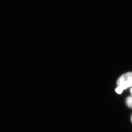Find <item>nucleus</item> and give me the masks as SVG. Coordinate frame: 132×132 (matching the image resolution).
<instances>
[{
    "label": "nucleus",
    "mask_w": 132,
    "mask_h": 132,
    "mask_svg": "<svg viewBox=\"0 0 132 132\" xmlns=\"http://www.w3.org/2000/svg\"><path fill=\"white\" fill-rule=\"evenodd\" d=\"M126 103L130 108H132V96L129 97L126 99Z\"/></svg>",
    "instance_id": "f03ea898"
},
{
    "label": "nucleus",
    "mask_w": 132,
    "mask_h": 132,
    "mask_svg": "<svg viewBox=\"0 0 132 132\" xmlns=\"http://www.w3.org/2000/svg\"><path fill=\"white\" fill-rule=\"evenodd\" d=\"M123 90L119 86H118V87L117 88H116V89H115L116 92H117L118 94H121L122 93Z\"/></svg>",
    "instance_id": "7ed1b4c3"
},
{
    "label": "nucleus",
    "mask_w": 132,
    "mask_h": 132,
    "mask_svg": "<svg viewBox=\"0 0 132 132\" xmlns=\"http://www.w3.org/2000/svg\"><path fill=\"white\" fill-rule=\"evenodd\" d=\"M118 86L123 90L132 86V72H128L122 75L118 80Z\"/></svg>",
    "instance_id": "f257e3e1"
},
{
    "label": "nucleus",
    "mask_w": 132,
    "mask_h": 132,
    "mask_svg": "<svg viewBox=\"0 0 132 132\" xmlns=\"http://www.w3.org/2000/svg\"><path fill=\"white\" fill-rule=\"evenodd\" d=\"M130 93H131V95H132V88L130 89Z\"/></svg>",
    "instance_id": "20e7f679"
},
{
    "label": "nucleus",
    "mask_w": 132,
    "mask_h": 132,
    "mask_svg": "<svg viewBox=\"0 0 132 132\" xmlns=\"http://www.w3.org/2000/svg\"><path fill=\"white\" fill-rule=\"evenodd\" d=\"M131 121H132V117H131Z\"/></svg>",
    "instance_id": "39448f33"
}]
</instances>
